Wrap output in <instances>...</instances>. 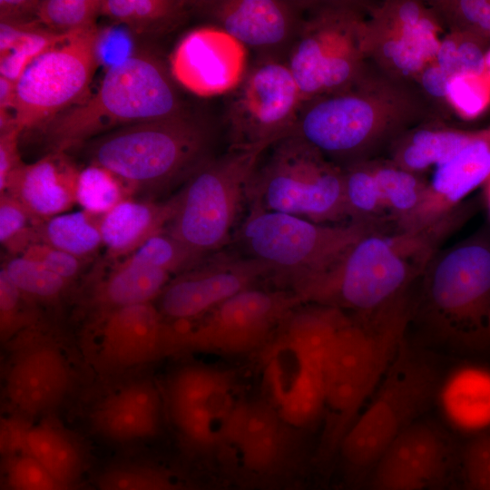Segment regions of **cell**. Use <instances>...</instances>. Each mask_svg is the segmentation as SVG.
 <instances>
[{
	"mask_svg": "<svg viewBox=\"0 0 490 490\" xmlns=\"http://www.w3.org/2000/svg\"><path fill=\"white\" fill-rule=\"evenodd\" d=\"M302 97L285 62L260 60L234 91L227 113L230 147L268 149L292 134Z\"/></svg>",
	"mask_w": 490,
	"mask_h": 490,
	"instance_id": "9a60e30c",
	"label": "cell"
},
{
	"mask_svg": "<svg viewBox=\"0 0 490 490\" xmlns=\"http://www.w3.org/2000/svg\"><path fill=\"white\" fill-rule=\"evenodd\" d=\"M178 328L153 303L94 310L83 334V350L105 377H120L175 352Z\"/></svg>",
	"mask_w": 490,
	"mask_h": 490,
	"instance_id": "4fadbf2b",
	"label": "cell"
},
{
	"mask_svg": "<svg viewBox=\"0 0 490 490\" xmlns=\"http://www.w3.org/2000/svg\"><path fill=\"white\" fill-rule=\"evenodd\" d=\"M450 77L447 73L433 62L420 73L415 83L435 105H437V103L448 105L446 87Z\"/></svg>",
	"mask_w": 490,
	"mask_h": 490,
	"instance_id": "db71d44e",
	"label": "cell"
},
{
	"mask_svg": "<svg viewBox=\"0 0 490 490\" xmlns=\"http://www.w3.org/2000/svg\"><path fill=\"white\" fill-rule=\"evenodd\" d=\"M176 206L175 196L166 201L126 199L100 219L103 246L113 260L123 259L153 235L165 230Z\"/></svg>",
	"mask_w": 490,
	"mask_h": 490,
	"instance_id": "83f0119b",
	"label": "cell"
},
{
	"mask_svg": "<svg viewBox=\"0 0 490 490\" xmlns=\"http://www.w3.org/2000/svg\"><path fill=\"white\" fill-rule=\"evenodd\" d=\"M22 452L36 460L64 490L80 480L87 462L81 439L50 416L27 426Z\"/></svg>",
	"mask_w": 490,
	"mask_h": 490,
	"instance_id": "f1b7e54d",
	"label": "cell"
},
{
	"mask_svg": "<svg viewBox=\"0 0 490 490\" xmlns=\"http://www.w3.org/2000/svg\"><path fill=\"white\" fill-rule=\"evenodd\" d=\"M246 189L250 208L308 220H339L349 215L344 171L301 138L291 134L270 146Z\"/></svg>",
	"mask_w": 490,
	"mask_h": 490,
	"instance_id": "5b68a950",
	"label": "cell"
},
{
	"mask_svg": "<svg viewBox=\"0 0 490 490\" xmlns=\"http://www.w3.org/2000/svg\"><path fill=\"white\" fill-rule=\"evenodd\" d=\"M205 257L165 230L153 235L132 254L119 260L163 270L176 276L198 265Z\"/></svg>",
	"mask_w": 490,
	"mask_h": 490,
	"instance_id": "8d00e7d4",
	"label": "cell"
},
{
	"mask_svg": "<svg viewBox=\"0 0 490 490\" xmlns=\"http://www.w3.org/2000/svg\"><path fill=\"white\" fill-rule=\"evenodd\" d=\"M4 490H64L31 456L19 452L5 456Z\"/></svg>",
	"mask_w": 490,
	"mask_h": 490,
	"instance_id": "c3c4849f",
	"label": "cell"
},
{
	"mask_svg": "<svg viewBox=\"0 0 490 490\" xmlns=\"http://www.w3.org/2000/svg\"><path fill=\"white\" fill-rule=\"evenodd\" d=\"M309 2L208 0L191 2L218 27L253 49L260 60L282 61L299 33Z\"/></svg>",
	"mask_w": 490,
	"mask_h": 490,
	"instance_id": "ffe728a7",
	"label": "cell"
},
{
	"mask_svg": "<svg viewBox=\"0 0 490 490\" xmlns=\"http://www.w3.org/2000/svg\"><path fill=\"white\" fill-rule=\"evenodd\" d=\"M40 220L10 194L0 193V242L10 256H20L37 243Z\"/></svg>",
	"mask_w": 490,
	"mask_h": 490,
	"instance_id": "7bdbcfd3",
	"label": "cell"
},
{
	"mask_svg": "<svg viewBox=\"0 0 490 490\" xmlns=\"http://www.w3.org/2000/svg\"><path fill=\"white\" fill-rule=\"evenodd\" d=\"M489 323H490V312H489Z\"/></svg>",
	"mask_w": 490,
	"mask_h": 490,
	"instance_id": "94428289",
	"label": "cell"
},
{
	"mask_svg": "<svg viewBox=\"0 0 490 490\" xmlns=\"http://www.w3.org/2000/svg\"><path fill=\"white\" fill-rule=\"evenodd\" d=\"M266 150L230 147L209 158L175 195L166 231L204 256L226 245L246 201L248 182Z\"/></svg>",
	"mask_w": 490,
	"mask_h": 490,
	"instance_id": "9c48e42d",
	"label": "cell"
},
{
	"mask_svg": "<svg viewBox=\"0 0 490 490\" xmlns=\"http://www.w3.org/2000/svg\"><path fill=\"white\" fill-rule=\"evenodd\" d=\"M430 291L433 302L446 315L471 318L490 295V250L467 244L446 254L434 270Z\"/></svg>",
	"mask_w": 490,
	"mask_h": 490,
	"instance_id": "484cf974",
	"label": "cell"
},
{
	"mask_svg": "<svg viewBox=\"0 0 490 490\" xmlns=\"http://www.w3.org/2000/svg\"><path fill=\"white\" fill-rule=\"evenodd\" d=\"M366 15L364 2H309L286 62L303 103L347 90L368 73Z\"/></svg>",
	"mask_w": 490,
	"mask_h": 490,
	"instance_id": "277c9868",
	"label": "cell"
},
{
	"mask_svg": "<svg viewBox=\"0 0 490 490\" xmlns=\"http://www.w3.org/2000/svg\"><path fill=\"white\" fill-rule=\"evenodd\" d=\"M490 40L466 32H449L443 39L435 63L450 76L485 74V58Z\"/></svg>",
	"mask_w": 490,
	"mask_h": 490,
	"instance_id": "ab89813d",
	"label": "cell"
},
{
	"mask_svg": "<svg viewBox=\"0 0 490 490\" xmlns=\"http://www.w3.org/2000/svg\"><path fill=\"white\" fill-rule=\"evenodd\" d=\"M368 231L363 222L328 225L250 208L240 240L248 256L266 264L271 275L296 292L327 271Z\"/></svg>",
	"mask_w": 490,
	"mask_h": 490,
	"instance_id": "ba28073f",
	"label": "cell"
},
{
	"mask_svg": "<svg viewBox=\"0 0 490 490\" xmlns=\"http://www.w3.org/2000/svg\"><path fill=\"white\" fill-rule=\"evenodd\" d=\"M191 10L181 0H102L101 15L137 34H161L179 26Z\"/></svg>",
	"mask_w": 490,
	"mask_h": 490,
	"instance_id": "1f68e13d",
	"label": "cell"
},
{
	"mask_svg": "<svg viewBox=\"0 0 490 490\" xmlns=\"http://www.w3.org/2000/svg\"><path fill=\"white\" fill-rule=\"evenodd\" d=\"M209 132L187 113L137 123L101 137L92 163L107 168L134 191L162 189L190 178L208 159Z\"/></svg>",
	"mask_w": 490,
	"mask_h": 490,
	"instance_id": "8992f818",
	"label": "cell"
},
{
	"mask_svg": "<svg viewBox=\"0 0 490 490\" xmlns=\"http://www.w3.org/2000/svg\"><path fill=\"white\" fill-rule=\"evenodd\" d=\"M490 179V126L473 131L467 143L436 166L421 201L410 218L433 221Z\"/></svg>",
	"mask_w": 490,
	"mask_h": 490,
	"instance_id": "d4e9b609",
	"label": "cell"
},
{
	"mask_svg": "<svg viewBox=\"0 0 490 490\" xmlns=\"http://www.w3.org/2000/svg\"><path fill=\"white\" fill-rule=\"evenodd\" d=\"M39 4V0H1L0 21L37 19Z\"/></svg>",
	"mask_w": 490,
	"mask_h": 490,
	"instance_id": "11a10c76",
	"label": "cell"
},
{
	"mask_svg": "<svg viewBox=\"0 0 490 490\" xmlns=\"http://www.w3.org/2000/svg\"><path fill=\"white\" fill-rule=\"evenodd\" d=\"M406 244L368 231L327 271L296 293L303 302L359 311L375 309L397 293L409 277Z\"/></svg>",
	"mask_w": 490,
	"mask_h": 490,
	"instance_id": "8fae6325",
	"label": "cell"
},
{
	"mask_svg": "<svg viewBox=\"0 0 490 490\" xmlns=\"http://www.w3.org/2000/svg\"><path fill=\"white\" fill-rule=\"evenodd\" d=\"M301 303L290 289H248L198 318L196 325L178 327L179 351L230 356L262 349L284 318Z\"/></svg>",
	"mask_w": 490,
	"mask_h": 490,
	"instance_id": "5bb4252c",
	"label": "cell"
},
{
	"mask_svg": "<svg viewBox=\"0 0 490 490\" xmlns=\"http://www.w3.org/2000/svg\"><path fill=\"white\" fill-rule=\"evenodd\" d=\"M162 391L165 415L181 441L198 453L220 449L241 399L230 373L214 366L185 364L171 373Z\"/></svg>",
	"mask_w": 490,
	"mask_h": 490,
	"instance_id": "2e32d148",
	"label": "cell"
},
{
	"mask_svg": "<svg viewBox=\"0 0 490 490\" xmlns=\"http://www.w3.org/2000/svg\"><path fill=\"white\" fill-rule=\"evenodd\" d=\"M473 131L448 127L442 121L423 124L394 144L390 150L391 162L418 174L456 153L467 143Z\"/></svg>",
	"mask_w": 490,
	"mask_h": 490,
	"instance_id": "4dcf8cb0",
	"label": "cell"
},
{
	"mask_svg": "<svg viewBox=\"0 0 490 490\" xmlns=\"http://www.w3.org/2000/svg\"><path fill=\"white\" fill-rule=\"evenodd\" d=\"M486 200H487V204L490 210V179L488 180L487 188H486Z\"/></svg>",
	"mask_w": 490,
	"mask_h": 490,
	"instance_id": "680465c9",
	"label": "cell"
},
{
	"mask_svg": "<svg viewBox=\"0 0 490 490\" xmlns=\"http://www.w3.org/2000/svg\"><path fill=\"white\" fill-rule=\"evenodd\" d=\"M84 490H98L96 487H92V488H86Z\"/></svg>",
	"mask_w": 490,
	"mask_h": 490,
	"instance_id": "91938a15",
	"label": "cell"
},
{
	"mask_svg": "<svg viewBox=\"0 0 490 490\" xmlns=\"http://www.w3.org/2000/svg\"><path fill=\"white\" fill-rule=\"evenodd\" d=\"M94 483L98 490H183L163 468L130 460L106 466Z\"/></svg>",
	"mask_w": 490,
	"mask_h": 490,
	"instance_id": "f35d334b",
	"label": "cell"
},
{
	"mask_svg": "<svg viewBox=\"0 0 490 490\" xmlns=\"http://www.w3.org/2000/svg\"><path fill=\"white\" fill-rule=\"evenodd\" d=\"M270 275V269L250 256L203 260L171 279L157 299V308L170 322L198 319Z\"/></svg>",
	"mask_w": 490,
	"mask_h": 490,
	"instance_id": "d6986e66",
	"label": "cell"
},
{
	"mask_svg": "<svg viewBox=\"0 0 490 490\" xmlns=\"http://www.w3.org/2000/svg\"><path fill=\"white\" fill-rule=\"evenodd\" d=\"M450 416L475 436L490 431V369L470 366L452 377Z\"/></svg>",
	"mask_w": 490,
	"mask_h": 490,
	"instance_id": "d6a6232c",
	"label": "cell"
},
{
	"mask_svg": "<svg viewBox=\"0 0 490 490\" xmlns=\"http://www.w3.org/2000/svg\"><path fill=\"white\" fill-rule=\"evenodd\" d=\"M391 365L345 433L338 452L353 472L368 473L384 449L421 419L437 397L440 376L431 364L407 358Z\"/></svg>",
	"mask_w": 490,
	"mask_h": 490,
	"instance_id": "30bf717a",
	"label": "cell"
},
{
	"mask_svg": "<svg viewBox=\"0 0 490 490\" xmlns=\"http://www.w3.org/2000/svg\"><path fill=\"white\" fill-rule=\"evenodd\" d=\"M370 164L384 209L410 220L421 201L426 184L417 173L391 162L375 163L370 161Z\"/></svg>",
	"mask_w": 490,
	"mask_h": 490,
	"instance_id": "d590c367",
	"label": "cell"
},
{
	"mask_svg": "<svg viewBox=\"0 0 490 490\" xmlns=\"http://www.w3.org/2000/svg\"><path fill=\"white\" fill-rule=\"evenodd\" d=\"M398 318L366 327L346 318L333 339L325 376L326 450L338 446L392 365L401 331Z\"/></svg>",
	"mask_w": 490,
	"mask_h": 490,
	"instance_id": "52a82bcc",
	"label": "cell"
},
{
	"mask_svg": "<svg viewBox=\"0 0 490 490\" xmlns=\"http://www.w3.org/2000/svg\"><path fill=\"white\" fill-rule=\"evenodd\" d=\"M248 51L218 26L189 32L170 56V71L180 85L200 97L234 92L247 72Z\"/></svg>",
	"mask_w": 490,
	"mask_h": 490,
	"instance_id": "44dd1931",
	"label": "cell"
},
{
	"mask_svg": "<svg viewBox=\"0 0 490 490\" xmlns=\"http://www.w3.org/2000/svg\"><path fill=\"white\" fill-rule=\"evenodd\" d=\"M80 171L64 152H51L22 163L10 176L5 191L34 217L45 220L64 213L76 203Z\"/></svg>",
	"mask_w": 490,
	"mask_h": 490,
	"instance_id": "4316f807",
	"label": "cell"
},
{
	"mask_svg": "<svg viewBox=\"0 0 490 490\" xmlns=\"http://www.w3.org/2000/svg\"><path fill=\"white\" fill-rule=\"evenodd\" d=\"M343 171L349 215H371L384 209L370 161L348 166Z\"/></svg>",
	"mask_w": 490,
	"mask_h": 490,
	"instance_id": "bcb514c9",
	"label": "cell"
},
{
	"mask_svg": "<svg viewBox=\"0 0 490 490\" xmlns=\"http://www.w3.org/2000/svg\"><path fill=\"white\" fill-rule=\"evenodd\" d=\"M466 490H469V489L466 488Z\"/></svg>",
	"mask_w": 490,
	"mask_h": 490,
	"instance_id": "6125c7cd",
	"label": "cell"
},
{
	"mask_svg": "<svg viewBox=\"0 0 490 490\" xmlns=\"http://www.w3.org/2000/svg\"><path fill=\"white\" fill-rule=\"evenodd\" d=\"M15 98V82L0 75V116H14Z\"/></svg>",
	"mask_w": 490,
	"mask_h": 490,
	"instance_id": "9f6ffc18",
	"label": "cell"
},
{
	"mask_svg": "<svg viewBox=\"0 0 490 490\" xmlns=\"http://www.w3.org/2000/svg\"><path fill=\"white\" fill-rule=\"evenodd\" d=\"M69 34L54 33L42 24L24 33L6 51L0 53V75L16 82L35 58Z\"/></svg>",
	"mask_w": 490,
	"mask_h": 490,
	"instance_id": "f6af8a7d",
	"label": "cell"
},
{
	"mask_svg": "<svg viewBox=\"0 0 490 490\" xmlns=\"http://www.w3.org/2000/svg\"><path fill=\"white\" fill-rule=\"evenodd\" d=\"M101 216L83 210L42 220L37 225V243L88 259L103 246Z\"/></svg>",
	"mask_w": 490,
	"mask_h": 490,
	"instance_id": "836d02e7",
	"label": "cell"
},
{
	"mask_svg": "<svg viewBox=\"0 0 490 490\" xmlns=\"http://www.w3.org/2000/svg\"><path fill=\"white\" fill-rule=\"evenodd\" d=\"M446 102L461 117L476 118L490 105V82L485 74L453 75L446 87Z\"/></svg>",
	"mask_w": 490,
	"mask_h": 490,
	"instance_id": "7dc6e473",
	"label": "cell"
},
{
	"mask_svg": "<svg viewBox=\"0 0 490 490\" xmlns=\"http://www.w3.org/2000/svg\"><path fill=\"white\" fill-rule=\"evenodd\" d=\"M21 132L16 126L0 132V193L5 191L10 176L23 163L18 151Z\"/></svg>",
	"mask_w": 490,
	"mask_h": 490,
	"instance_id": "f5cc1de1",
	"label": "cell"
},
{
	"mask_svg": "<svg viewBox=\"0 0 490 490\" xmlns=\"http://www.w3.org/2000/svg\"><path fill=\"white\" fill-rule=\"evenodd\" d=\"M20 256L39 263L70 284L83 266V260L44 243L31 245Z\"/></svg>",
	"mask_w": 490,
	"mask_h": 490,
	"instance_id": "f907efd6",
	"label": "cell"
},
{
	"mask_svg": "<svg viewBox=\"0 0 490 490\" xmlns=\"http://www.w3.org/2000/svg\"><path fill=\"white\" fill-rule=\"evenodd\" d=\"M294 432L263 397L240 399L220 449H227L244 471L267 476L287 463Z\"/></svg>",
	"mask_w": 490,
	"mask_h": 490,
	"instance_id": "cb8c5ba5",
	"label": "cell"
},
{
	"mask_svg": "<svg viewBox=\"0 0 490 490\" xmlns=\"http://www.w3.org/2000/svg\"><path fill=\"white\" fill-rule=\"evenodd\" d=\"M427 5L449 32L471 33L490 40V0H436Z\"/></svg>",
	"mask_w": 490,
	"mask_h": 490,
	"instance_id": "b9f144b4",
	"label": "cell"
},
{
	"mask_svg": "<svg viewBox=\"0 0 490 490\" xmlns=\"http://www.w3.org/2000/svg\"><path fill=\"white\" fill-rule=\"evenodd\" d=\"M99 30L70 34L35 58L15 82V123L21 132L41 127L82 102L99 65Z\"/></svg>",
	"mask_w": 490,
	"mask_h": 490,
	"instance_id": "7c38bea8",
	"label": "cell"
},
{
	"mask_svg": "<svg viewBox=\"0 0 490 490\" xmlns=\"http://www.w3.org/2000/svg\"><path fill=\"white\" fill-rule=\"evenodd\" d=\"M36 303L27 299L0 270V332L4 342L36 327L40 317Z\"/></svg>",
	"mask_w": 490,
	"mask_h": 490,
	"instance_id": "ee69618b",
	"label": "cell"
},
{
	"mask_svg": "<svg viewBox=\"0 0 490 490\" xmlns=\"http://www.w3.org/2000/svg\"><path fill=\"white\" fill-rule=\"evenodd\" d=\"M346 316L318 305L291 310L262 350L263 396L295 431L324 413L330 348Z\"/></svg>",
	"mask_w": 490,
	"mask_h": 490,
	"instance_id": "3957f363",
	"label": "cell"
},
{
	"mask_svg": "<svg viewBox=\"0 0 490 490\" xmlns=\"http://www.w3.org/2000/svg\"><path fill=\"white\" fill-rule=\"evenodd\" d=\"M165 413L162 391L140 373L120 377L90 409L92 430L103 440L127 446L155 438Z\"/></svg>",
	"mask_w": 490,
	"mask_h": 490,
	"instance_id": "603a6c76",
	"label": "cell"
},
{
	"mask_svg": "<svg viewBox=\"0 0 490 490\" xmlns=\"http://www.w3.org/2000/svg\"><path fill=\"white\" fill-rule=\"evenodd\" d=\"M132 188L115 173L91 163L80 171L75 200L83 211L103 215L121 201L131 198Z\"/></svg>",
	"mask_w": 490,
	"mask_h": 490,
	"instance_id": "e575fe53",
	"label": "cell"
},
{
	"mask_svg": "<svg viewBox=\"0 0 490 490\" xmlns=\"http://www.w3.org/2000/svg\"><path fill=\"white\" fill-rule=\"evenodd\" d=\"M451 454L442 428L420 419L384 449L368 473V490H428L446 475Z\"/></svg>",
	"mask_w": 490,
	"mask_h": 490,
	"instance_id": "7402d4cb",
	"label": "cell"
},
{
	"mask_svg": "<svg viewBox=\"0 0 490 490\" xmlns=\"http://www.w3.org/2000/svg\"><path fill=\"white\" fill-rule=\"evenodd\" d=\"M441 31L442 24L427 4L407 0L367 3L366 55L391 76L415 82L435 62Z\"/></svg>",
	"mask_w": 490,
	"mask_h": 490,
	"instance_id": "e0dca14e",
	"label": "cell"
},
{
	"mask_svg": "<svg viewBox=\"0 0 490 490\" xmlns=\"http://www.w3.org/2000/svg\"><path fill=\"white\" fill-rule=\"evenodd\" d=\"M183 114L170 68L158 56L142 52L109 67L93 94L41 129L52 152H65L116 127Z\"/></svg>",
	"mask_w": 490,
	"mask_h": 490,
	"instance_id": "7a4b0ae2",
	"label": "cell"
},
{
	"mask_svg": "<svg viewBox=\"0 0 490 490\" xmlns=\"http://www.w3.org/2000/svg\"><path fill=\"white\" fill-rule=\"evenodd\" d=\"M439 113L415 82L372 64L354 86L304 103L292 134L345 169L390 151L413 129L441 121Z\"/></svg>",
	"mask_w": 490,
	"mask_h": 490,
	"instance_id": "6da1fadb",
	"label": "cell"
},
{
	"mask_svg": "<svg viewBox=\"0 0 490 490\" xmlns=\"http://www.w3.org/2000/svg\"><path fill=\"white\" fill-rule=\"evenodd\" d=\"M96 53L99 64H107V69L131 56L130 41L125 33L108 29L99 31Z\"/></svg>",
	"mask_w": 490,
	"mask_h": 490,
	"instance_id": "816d5d0a",
	"label": "cell"
},
{
	"mask_svg": "<svg viewBox=\"0 0 490 490\" xmlns=\"http://www.w3.org/2000/svg\"><path fill=\"white\" fill-rule=\"evenodd\" d=\"M485 75L490 82V48L486 52L485 58Z\"/></svg>",
	"mask_w": 490,
	"mask_h": 490,
	"instance_id": "6f0895ef",
	"label": "cell"
},
{
	"mask_svg": "<svg viewBox=\"0 0 490 490\" xmlns=\"http://www.w3.org/2000/svg\"><path fill=\"white\" fill-rule=\"evenodd\" d=\"M11 282L31 301L54 303L62 299L70 283L39 263L23 256H10L1 267Z\"/></svg>",
	"mask_w": 490,
	"mask_h": 490,
	"instance_id": "74e56055",
	"label": "cell"
},
{
	"mask_svg": "<svg viewBox=\"0 0 490 490\" xmlns=\"http://www.w3.org/2000/svg\"><path fill=\"white\" fill-rule=\"evenodd\" d=\"M171 276L163 270L115 260L112 270L90 288L88 304L94 310H103L153 303Z\"/></svg>",
	"mask_w": 490,
	"mask_h": 490,
	"instance_id": "f546056e",
	"label": "cell"
},
{
	"mask_svg": "<svg viewBox=\"0 0 490 490\" xmlns=\"http://www.w3.org/2000/svg\"><path fill=\"white\" fill-rule=\"evenodd\" d=\"M461 464L467 489L490 490V431L472 438L462 452Z\"/></svg>",
	"mask_w": 490,
	"mask_h": 490,
	"instance_id": "681fc988",
	"label": "cell"
},
{
	"mask_svg": "<svg viewBox=\"0 0 490 490\" xmlns=\"http://www.w3.org/2000/svg\"><path fill=\"white\" fill-rule=\"evenodd\" d=\"M102 0H42L37 19L57 34H72L96 26Z\"/></svg>",
	"mask_w": 490,
	"mask_h": 490,
	"instance_id": "60d3db41",
	"label": "cell"
},
{
	"mask_svg": "<svg viewBox=\"0 0 490 490\" xmlns=\"http://www.w3.org/2000/svg\"><path fill=\"white\" fill-rule=\"evenodd\" d=\"M5 397L19 416H47L67 398L74 372L61 345L37 326L12 340Z\"/></svg>",
	"mask_w": 490,
	"mask_h": 490,
	"instance_id": "ac0fdd59",
	"label": "cell"
}]
</instances>
